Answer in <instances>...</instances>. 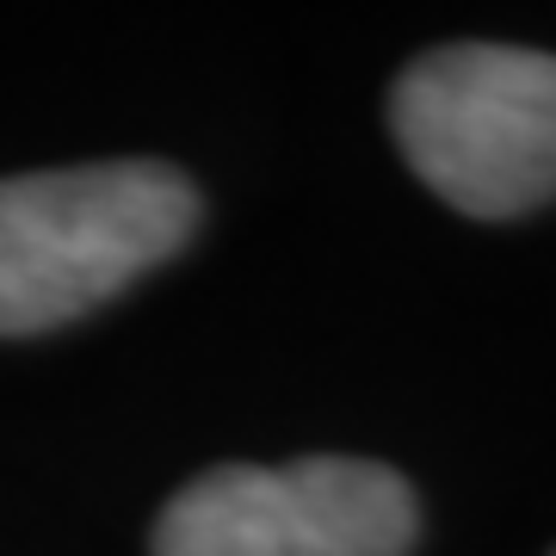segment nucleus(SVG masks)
Segmentation results:
<instances>
[{
    "mask_svg": "<svg viewBox=\"0 0 556 556\" xmlns=\"http://www.w3.org/2000/svg\"><path fill=\"white\" fill-rule=\"evenodd\" d=\"M390 124L408 167L470 217L556 199V56L519 43H445L402 68Z\"/></svg>",
    "mask_w": 556,
    "mask_h": 556,
    "instance_id": "2",
    "label": "nucleus"
},
{
    "mask_svg": "<svg viewBox=\"0 0 556 556\" xmlns=\"http://www.w3.org/2000/svg\"><path fill=\"white\" fill-rule=\"evenodd\" d=\"M415 495L371 457L223 464L155 519V556H402Z\"/></svg>",
    "mask_w": 556,
    "mask_h": 556,
    "instance_id": "3",
    "label": "nucleus"
},
{
    "mask_svg": "<svg viewBox=\"0 0 556 556\" xmlns=\"http://www.w3.org/2000/svg\"><path fill=\"white\" fill-rule=\"evenodd\" d=\"M199 229V192L161 161H80L0 179V334H43L155 273Z\"/></svg>",
    "mask_w": 556,
    "mask_h": 556,
    "instance_id": "1",
    "label": "nucleus"
}]
</instances>
